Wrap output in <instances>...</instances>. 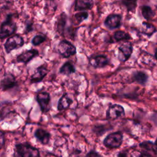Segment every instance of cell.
Returning a JSON list of instances; mask_svg holds the SVG:
<instances>
[{
	"instance_id": "4dcf8cb0",
	"label": "cell",
	"mask_w": 157,
	"mask_h": 157,
	"mask_svg": "<svg viewBox=\"0 0 157 157\" xmlns=\"http://www.w3.org/2000/svg\"><path fill=\"white\" fill-rule=\"evenodd\" d=\"M155 144L156 145H157V139H156V141H155Z\"/></svg>"
},
{
	"instance_id": "4fadbf2b",
	"label": "cell",
	"mask_w": 157,
	"mask_h": 157,
	"mask_svg": "<svg viewBox=\"0 0 157 157\" xmlns=\"http://www.w3.org/2000/svg\"><path fill=\"white\" fill-rule=\"evenodd\" d=\"M39 55V51L36 49L31 48L30 50H26L19 55L17 56L16 60L18 63L27 64L33 58Z\"/></svg>"
},
{
	"instance_id": "cb8c5ba5",
	"label": "cell",
	"mask_w": 157,
	"mask_h": 157,
	"mask_svg": "<svg viewBox=\"0 0 157 157\" xmlns=\"http://www.w3.org/2000/svg\"><path fill=\"white\" fill-rule=\"evenodd\" d=\"M46 36L43 34H37L34 36L31 39V44L34 46H38L46 40Z\"/></svg>"
},
{
	"instance_id": "5bb4252c",
	"label": "cell",
	"mask_w": 157,
	"mask_h": 157,
	"mask_svg": "<svg viewBox=\"0 0 157 157\" xmlns=\"http://www.w3.org/2000/svg\"><path fill=\"white\" fill-rule=\"evenodd\" d=\"M35 138L42 144L47 145L50 142L51 134L49 132L42 128L37 129L34 133Z\"/></svg>"
},
{
	"instance_id": "484cf974",
	"label": "cell",
	"mask_w": 157,
	"mask_h": 157,
	"mask_svg": "<svg viewBox=\"0 0 157 157\" xmlns=\"http://www.w3.org/2000/svg\"><path fill=\"white\" fill-rule=\"evenodd\" d=\"M86 156H88V157H94V156H101L102 155H100L98 152H97L96 150H90L89 152H88L86 155Z\"/></svg>"
},
{
	"instance_id": "ffe728a7",
	"label": "cell",
	"mask_w": 157,
	"mask_h": 157,
	"mask_svg": "<svg viewBox=\"0 0 157 157\" xmlns=\"http://www.w3.org/2000/svg\"><path fill=\"white\" fill-rule=\"evenodd\" d=\"M113 38L115 41L119 42L121 40H129L131 37L128 33L123 31H117L113 33Z\"/></svg>"
},
{
	"instance_id": "9c48e42d",
	"label": "cell",
	"mask_w": 157,
	"mask_h": 157,
	"mask_svg": "<svg viewBox=\"0 0 157 157\" xmlns=\"http://www.w3.org/2000/svg\"><path fill=\"white\" fill-rule=\"evenodd\" d=\"M89 63L95 69L103 68L110 64V59L105 55H98L90 56Z\"/></svg>"
},
{
	"instance_id": "9a60e30c",
	"label": "cell",
	"mask_w": 157,
	"mask_h": 157,
	"mask_svg": "<svg viewBox=\"0 0 157 157\" xmlns=\"http://www.w3.org/2000/svg\"><path fill=\"white\" fill-rule=\"evenodd\" d=\"M72 103V99L69 96L68 93H66L63 94V96L59 98L58 102L57 110L59 111H62L63 110L67 109L70 107Z\"/></svg>"
},
{
	"instance_id": "7c38bea8",
	"label": "cell",
	"mask_w": 157,
	"mask_h": 157,
	"mask_svg": "<svg viewBox=\"0 0 157 157\" xmlns=\"http://www.w3.org/2000/svg\"><path fill=\"white\" fill-rule=\"evenodd\" d=\"M48 69L47 64H43L38 66L34 71L33 74L30 77V82L31 83H36L40 82L47 75Z\"/></svg>"
},
{
	"instance_id": "8992f818",
	"label": "cell",
	"mask_w": 157,
	"mask_h": 157,
	"mask_svg": "<svg viewBox=\"0 0 157 157\" xmlns=\"http://www.w3.org/2000/svg\"><path fill=\"white\" fill-rule=\"evenodd\" d=\"M36 100L37 102L42 113L48 112L52 107L51 97L50 93L47 91L39 92L36 94Z\"/></svg>"
},
{
	"instance_id": "5b68a950",
	"label": "cell",
	"mask_w": 157,
	"mask_h": 157,
	"mask_svg": "<svg viewBox=\"0 0 157 157\" xmlns=\"http://www.w3.org/2000/svg\"><path fill=\"white\" fill-rule=\"evenodd\" d=\"M58 53L63 58H69L76 54V47L69 41L67 40H61L57 47Z\"/></svg>"
},
{
	"instance_id": "d4e9b609",
	"label": "cell",
	"mask_w": 157,
	"mask_h": 157,
	"mask_svg": "<svg viewBox=\"0 0 157 157\" xmlns=\"http://www.w3.org/2000/svg\"><path fill=\"white\" fill-rule=\"evenodd\" d=\"M122 3L127 8L128 11H134L137 6V0H123Z\"/></svg>"
},
{
	"instance_id": "7a4b0ae2",
	"label": "cell",
	"mask_w": 157,
	"mask_h": 157,
	"mask_svg": "<svg viewBox=\"0 0 157 157\" xmlns=\"http://www.w3.org/2000/svg\"><path fill=\"white\" fill-rule=\"evenodd\" d=\"M17 29L16 23L12 20V15H8L6 20L1 23L0 38L1 40L13 34Z\"/></svg>"
},
{
	"instance_id": "7402d4cb",
	"label": "cell",
	"mask_w": 157,
	"mask_h": 157,
	"mask_svg": "<svg viewBox=\"0 0 157 157\" xmlns=\"http://www.w3.org/2000/svg\"><path fill=\"white\" fill-rule=\"evenodd\" d=\"M141 12L143 17L147 20H150L154 16V12L149 6H142L141 8Z\"/></svg>"
},
{
	"instance_id": "8fae6325",
	"label": "cell",
	"mask_w": 157,
	"mask_h": 157,
	"mask_svg": "<svg viewBox=\"0 0 157 157\" xmlns=\"http://www.w3.org/2000/svg\"><path fill=\"white\" fill-rule=\"evenodd\" d=\"M17 81L12 73H5L1 80V88L2 91H7L15 87Z\"/></svg>"
},
{
	"instance_id": "6da1fadb",
	"label": "cell",
	"mask_w": 157,
	"mask_h": 157,
	"mask_svg": "<svg viewBox=\"0 0 157 157\" xmlns=\"http://www.w3.org/2000/svg\"><path fill=\"white\" fill-rule=\"evenodd\" d=\"M15 156L21 157H38L40 156L39 150L31 145L29 142L17 144L15 145Z\"/></svg>"
},
{
	"instance_id": "e0dca14e",
	"label": "cell",
	"mask_w": 157,
	"mask_h": 157,
	"mask_svg": "<svg viewBox=\"0 0 157 157\" xmlns=\"http://www.w3.org/2000/svg\"><path fill=\"white\" fill-rule=\"evenodd\" d=\"M75 72V67L70 61L65 62L59 69V73L64 75H69Z\"/></svg>"
},
{
	"instance_id": "52a82bcc",
	"label": "cell",
	"mask_w": 157,
	"mask_h": 157,
	"mask_svg": "<svg viewBox=\"0 0 157 157\" xmlns=\"http://www.w3.org/2000/svg\"><path fill=\"white\" fill-rule=\"evenodd\" d=\"M118 59L121 62L126 61L131 56L133 52V47L130 42H124L118 48Z\"/></svg>"
},
{
	"instance_id": "d6986e66",
	"label": "cell",
	"mask_w": 157,
	"mask_h": 157,
	"mask_svg": "<svg viewBox=\"0 0 157 157\" xmlns=\"http://www.w3.org/2000/svg\"><path fill=\"white\" fill-rule=\"evenodd\" d=\"M132 80L134 82L139 84H145L148 81V75L142 71H136L132 74Z\"/></svg>"
},
{
	"instance_id": "30bf717a",
	"label": "cell",
	"mask_w": 157,
	"mask_h": 157,
	"mask_svg": "<svg viewBox=\"0 0 157 157\" xmlns=\"http://www.w3.org/2000/svg\"><path fill=\"white\" fill-rule=\"evenodd\" d=\"M122 17L120 14L112 13L109 15L104 20V26L110 30L118 28L121 25Z\"/></svg>"
},
{
	"instance_id": "603a6c76",
	"label": "cell",
	"mask_w": 157,
	"mask_h": 157,
	"mask_svg": "<svg viewBox=\"0 0 157 157\" xmlns=\"http://www.w3.org/2000/svg\"><path fill=\"white\" fill-rule=\"evenodd\" d=\"M88 17V13L86 11H82L77 12L74 15V19L77 22V24L79 25L84 20H86Z\"/></svg>"
},
{
	"instance_id": "f546056e",
	"label": "cell",
	"mask_w": 157,
	"mask_h": 157,
	"mask_svg": "<svg viewBox=\"0 0 157 157\" xmlns=\"http://www.w3.org/2000/svg\"><path fill=\"white\" fill-rule=\"evenodd\" d=\"M155 57H156V59H157V49H156V51H155Z\"/></svg>"
},
{
	"instance_id": "277c9868",
	"label": "cell",
	"mask_w": 157,
	"mask_h": 157,
	"mask_svg": "<svg viewBox=\"0 0 157 157\" xmlns=\"http://www.w3.org/2000/svg\"><path fill=\"white\" fill-rule=\"evenodd\" d=\"M25 44V40L22 36L19 34H15L8 37L4 44V47L7 53L23 47Z\"/></svg>"
},
{
	"instance_id": "2e32d148",
	"label": "cell",
	"mask_w": 157,
	"mask_h": 157,
	"mask_svg": "<svg viewBox=\"0 0 157 157\" xmlns=\"http://www.w3.org/2000/svg\"><path fill=\"white\" fill-rule=\"evenodd\" d=\"M94 6L93 0H75V10H90Z\"/></svg>"
},
{
	"instance_id": "ba28073f",
	"label": "cell",
	"mask_w": 157,
	"mask_h": 157,
	"mask_svg": "<svg viewBox=\"0 0 157 157\" xmlns=\"http://www.w3.org/2000/svg\"><path fill=\"white\" fill-rule=\"evenodd\" d=\"M124 115L125 112L123 107L117 104L111 105L106 112V118L112 120L123 117L124 116Z\"/></svg>"
},
{
	"instance_id": "3957f363",
	"label": "cell",
	"mask_w": 157,
	"mask_h": 157,
	"mask_svg": "<svg viewBox=\"0 0 157 157\" xmlns=\"http://www.w3.org/2000/svg\"><path fill=\"white\" fill-rule=\"evenodd\" d=\"M123 140V135L121 131H116L109 134L103 140V145L109 148H119Z\"/></svg>"
},
{
	"instance_id": "f1b7e54d",
	"label": "cell",
	"mask_w": 157,
	"mask_h": 157,
	"mask_svg": "<svg viewBox=\"0 0 157 157\" xmlns=\"http://www.w3.org/2000/svg\"><path fill=\"white\" fill-rule=\"evenodd\" d=\"M118 156H127V154H126L124 152H120L118 155H117Z\"/></svg>"
},
{
	"instance_id": "83f0119b",
	"label": "cell",
	"mask_w": 157,
	"mask_h": 157,
	"mask_svg": "<svg viewBox=\"0 0 157 157\" xmlns=\"http://www.w3.org/2000/svg\"><path fill=\"white\" fill-rule=\"evenodd\" d=\"M4 134L3 132L1 131V147L2 148L4 144Z\"/></svg>"
},
{
	"instance_id": "ac0fdd59",
	"label": "cell",
	"mask_w": 157,
	"mask_h": 157,
	"mask_svg": "<svg viewBox=\"0 0 157 157\" xmlns=\"http://www.w3.org/2000/svg\"><path fill=\"white\" fill-rule=\"evenodd\" d=\"M67 21V15L65 13H62L58 18L56 23V28L60 35H63Z\"/></svg>"
},
{
	"instance_id": "44dd1931",
	"label": "cell",
	"mask_w": 157,
	"mask_h": 157,
	"mask_svg": "<svg viewBox=\"0 0 157 157\" xmlns=\"http://www.w3.org/2000/svg\"><path fill=\"white\" fill-rule=\"evenodd\" d=\"M142 26L144 33L147 35L148 36H151L153 33H155L156 31V28L150 23L144 22L142 23Z\"/></svg>"
},
{
	"instance_id": "4316f807",
	"label": "cell",
	"mask_w": 157,
	"mask_h": 157,
	"mask_svg": "<svg viewBox=\"0 0 157 157\" xmlns=\"http://www.w3.org/2000/svg\"><path fill=\"white\" fill-rule=\"evenodd\" d=\"M33 30V25L32 23H29L28 24H27L26 25V28H25V33H28L29 32H31Z\"/></svg>"
}]
</instances>
